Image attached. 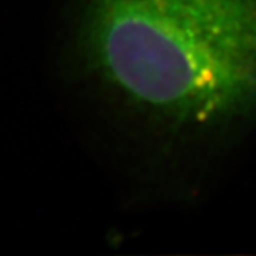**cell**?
I'll return each instance as SVG.
<instances>
[{
  "instance_id": "obj_1",
  "label": "cell",
  "mask_w": 256,
  "mask_h": 256,
  "mask_svg": "<svg viewBox=\"0 0 256 256\" xmlns=\"http://www.w3.org/2000/svg\"><path fill=\"white\" fill-rule=\"evenodd\" d=\"M86 44L108 84L168 124L256 108V0H90Z\"/></svg>"
}]
</instances>
